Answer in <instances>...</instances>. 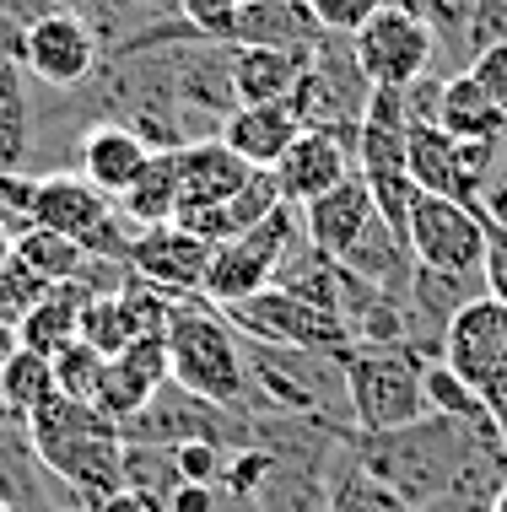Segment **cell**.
<instances>
[{
	"instance_id": "cell-36",
	"label": "cell",
	"mask_w": 507,
	"mask_h": 512,
	"mask_svg": "<svg viewBox=\"0 0 507 512\" xmlns=\"http://www.w3.org/2000/svg\"><path fill=\"white\" fill-rule=\"evenodd\" d=\"M103 362L108 356H98L87 340H71L65 351H54V389H60L65 399H87L92 405V394H98V378H103Z\"/></svg>"
},
{
	"instance_id": "cell-21",
	"label": "cell",
	"mask_w": 507,
	"mask_h": 512,
	"mask_svg": "<svg viewBox=\"0 0 507 512\" xmlns=\"http://www.w3.org/2000/svg\"><path fill=\"white\" fill-rule=\"evenodd\" d=\"M297 216H303V238L319 248V254L340 259L356 238H362L367 221L378 216V205H373V195H367L362 173H351L346 184H335V189H324L319 200L297 205Z\"/></svg>"
},
{
	"instance_id": "cell-27",
	"label": "cell",
	"mask_w": 507,
	"mask_h": 512,
	"mask_svg": "<svg viewBox=\"0 0 507 512\" xmlns=\"http://www.w3.org/2000/svg\"><path fill=\"white\" fill-rule=\"evenodd\" d=\"M114 205H119V216H125L135 232L173 221L178 216V151H152L146 168L135 173V184Z\"/></svg>"
},
{
	"instance_id": "cell-4",
	"label": "cell",
	"mask_w": 507,
	"mask_h": 512,
	"mask_svg": "<svg viewBox=\"0 0 507 512\" xmlns=\"http://www.w3.org/2000/svg\"><path fill=\"white\" fill-rule=\"evenodd\" d=\"M168 367L173 383L216 405L249 410V372H243V335L227 324V313L216 302L173 297L168 313Z\"/></svg>"
},
{
	"instance_id": "cell-20",
	"label": "cell",
	"mask_w": 507,
	"mask_h": 512,
	"mask_svg": "<svg viewBox=\"0 0 507 512\" xmlns=\"http://www.w3.org/2000/svg\"><path fill=\"white\" fill-rule=\"evenodd\" d=\"M297 135H303V119H297V108L281 98V103H238L222 119L216 141H227L249 168H276Z\"/></svg>"
},
{
	"instance_id": "cell-34",
	"label": "cell",
	"mask_w": 507,
	"mask_h": 512,
	"mask_svg": "<svg viewBox=\"0 0 507 512\" xmlns=\"http://www.w3.org/2000/svg\"><path fill=\"white\" fill-rule=\"evenodd\" d=\"M76 340H87L98 356H119V351H125V345L135 340V324H130L125 297H119V292H108V297H87V302H81Z\"/></svg>"
},
{
	"instance_id": "cell-33",
	"label": "cell",
	"mask_w": 507,
	"mask_h": 512,
	"mask_svg": "<svg viewBox=\"0 0 507 512\" xmlns=\"http://www.w3.org/2000/svg\"><path fill=\"white\" fill-rule=\"evenodd\" d=\"M119 480H125V491H141L162 507H168V496L184 486V475H178V464H173V448H152V442H125Z\"/></svg>"
},
{
	"instance_id": "cell-1",
	"label": "cell",
	"mask_w": 507,
	"mask_h": 512,
	"mask_svg": "<svg viewBox=\"0 0 507 512\" xmlns=\"http://www.w3.org/2000/svg\"><path fill=\"white\" fill-rule=\"evenodd\" d=\"M486 421H459V415L427 410L421 421L400 426V432H356L351 453L362 459L383 486H394L416 512L421 502L443 496L459 480V469L470 464L475 437Z\"/></svg>"
},
{
	"instance_id": "cell-32",
	"label": "cell",
	"mask_w": 507,
	"mask_h": 512,
	"mask_svg": "<svg viewBox=\"0 0 507 512\" xmlns=\"http://www.w3.org/2000/svg\"><path fill=\"white\" fill-rule=\"evenodd\" d=\"M11 254H17L22 265L33 270L38 281H49V286L76 281L81 265H87V248L71 243V238H60V232H49V227H27L22 238L11 243Z\"/></svg>"
},
{
	"instance_id": "cell-13",
	"label": "cell",
	"mask_w": 507,
	"mask_h": 512,
	"mask_svg": "<svg viewBox=\"0 0 507 512\" xmlns=\"http://www.w3.org/2000/svg\"><path fill=\"white\" fill-rule=\"evenodd\" d=\"M443 362L481 394L507 383V302L497 297L464 302L443 335Z\"/></svg>"
},
{
	"instance_id": "cell-23",
	"label": "cell",
	"mask_w": 507,
	"mask_h": 512,
	"mask_svg": "<svg viewBox=\"0 0 507 512\" xmlns=\"http://www.w3.org/2000/svg\"><path fill=\"white\" fill-rule=\"evenodd\" d=\"M324 38L308 0H243L227 44H270V49H313Z\"/></svg>"
},
{
	"instance_id": "cell-5",
	"label": "cell",
	"mask_w": 507,
	"mask_h": 512,
	"mask_svg": "<svg viewBox=\"0 0 507 512\" xmlns=\"http://www.w3.org/2000/svg\"><path fill=\"white\" fill-rule=\"evenodd\" d=\"M340 362H346V399L356 432H400L427 415L421 356L410 345H351Z\"/></svg>"
},
{
	"instance_id": "cell-45",
	"label": "cell",
	"mask_w": 507,
	"mask_h": 512,
	"mask_svg": "<svg viewBox=\"0 0 507 512\" xmlns=\"http://www.w3.org/2000/svg\"><path fill=\"white\" fill-rule=\"evenodd\" d=\"M222 502V486H205V480H184L173 496H168V512H216Z\"/></svg>"
},
{
	"instance_id": "cell-49",
	"label": "cell",
	"mask_w": 507,
	"mask_h": 512,
	"mask_svg": "<svg viewBox=\"0 0 507 512\" xmlns=\"http://www.w3.org/2000/svg\"><path fill=\"white\" fill-rule=\"evenodd\" d=\"M416 512H486V507L475 502V496H464V491H454V486H448L443 496H432V502H421Z\"/></svg>"
},
{
	"instance_id": "cell-29",
	"label": "cell",
	"mask_w": 507,
	"mask_h": 512,
	"mask_svg": "<svg viewBox=\"0 0 507 512\" xmlns=\"http://www.w3.org/2000/svg\"><path fill=\"white\" fill-rule=\"evenodd\" d=\"M33 151V81L22 60H0V173H27Z\"/></svg>"
},
{
	"instance_id": "cell-40",
	"label": "cell",
	"mask_w": 507,
	"mask_h": 512,
	"mask_svg": "<svg viewBox=\"0 0 507 512\" xmlns=\"http://www.w3.org/2000/svg\"><path fill=\"white\" fill-rule=\"evenodd\" d=\"M507 44V0H475L464 22V49H497Z\"/></svg>"
},
{
	"instance_id": "cell-37",
	"label": "cell",
	"mask_w": 507,
	"mask_h": 512,
	"mask_svg": "<svg viewBox=\"0 0 507 512\" xmlns=\"http://www.w3.org/2000/svg\"><path fill=\"white\" fill-rule=\"evenodd\" d=\"M44 292H49V281H38V275L27 270L17 254H11L6 265H0V324L17 329L22 313L38 308V297H44Z\"/></svg>"
},
{
	"instance_id": "cell-8",
	"label": "cell",
	"mask_w": 507,
	"mask_h": 512,
	"mask_svg": "<svg viewBox=\"0 0 507 512\" xmlns=\"http://www.w3.org/2000/svg\"><path fill=\"white\" fill-rule=\"evenodd\" d=\"M125 442H152V448H178V442H222V448H249L254 442V415L216 405V399H200L178 383H162V389L146 399L141 410L119 426Z\"/></svg>"
},
{
	"instance_id": "cell-46",
	"label": "cell",
	"mask_w": 507,
	"mask_h": 512,
	"mask_svg": "<svg viewBox=\"0 0 507 512\" xmlns=\"http://www.w3.org/2000/svg\"><path fill=\"white\" fill-rule=\"evenodd\" d=\"M475 211L491 216V221H502L507 227V162H497V173H491V184L481 189V200H475Z\"/></svg>"
},
{
	"instance_id": "cell-24",
	"label": "cell",
	"mask_w": 507,
	"mask_h": 512,
	"mask_svg": "<svg viewBox=\"0 0 507 512\" xmlns=\"http://www.w3.org/2000/svg\"><path fill=\"white\" fill-rule=\"evenodd\" d=\"M405 168H410V178H416L421 195L464 200L459 141H454V135H448L437 119H410V124H405Z\"/></svg>"
},
{
	"instance_id": "cell-19",
	"label": "cell",
	"mask_w": 507,
	"mask_h": 512,
	"mask_svg": "<svg viewBox=\"0 0 507 512\" xmlns=\"http://www.w3.org/2000/svg\"><path fill=\"white\" fill-rule=\"evenodd\" d=\"M249 173H254L249 162H243L227 141H216V135H211V141L178 146V216L232 200Z\"/></svg>"
},
{
	"instance_id": "cell-11",
	"label": "cell",
	"mask_w": 507,
	"mask_h": 512,
	"mask_svg": "<svg viewBox=\"0 0 507 512\" xmlns=\"http://www.w3.org/2000/svg\"><path fill=\"white\" fill-rule=\"evenodd\" d=\"M103 65V44L76 11L54 6L44 11L38 22H27V38H22V71L33 87H49V92H65V87H87L92 71Z\"/></svg>"
},
{
	"instance_id": "cell-30",
	"label": "cell",
	"mask_w": 507,
	"mask_h": 512,
	"mask_svg": "<svg viewBox=\"0 0 507 512\" xmlns=\"http://www.w3.org/2000/svg\"><path fill=\"white\" fill-rule=\"evenodd\" d=\"M330 512H410V502L394 486H383L373 469L356 459L351 437H346V448L330 464Z\"/></svg>"
},
{
	"instance_id": "cell-15",
	"label": "cell",
	"mask_w": 507,
	"mask_h": 512,
	"mask_svg": "<svg viewBox=\"0 0 507 512\" xmlns=\"http://www.w3.org/2000/svg\"><path fill=\"white\" fill-rule=\"evenodd\" d=\"M162 383H173V367H168V329H162V335H141V340H130L119 356H108L92 405H98L108 421L125 426L130 415L162 389Z\"/></svg>"
},
{
	"instance_id": "cell-10",
	"label": "cell",
	"mask_w": 507,
	"mask_h": 512,
	"mask_svg": "<svg viewBox=\"0 0 507 512\" xmlns=\"http://www.w3.org/2000/svg\"><path fill=\"white\" fill-rule=\"evenodd\" d=\"M351 54L373 87H410L432 71L437 33L416 6H383L351 33Z\"/></svg>"
},
{
	"instance_id": "cell-44",
	"label": "cell",
	"mask_w": 507,
	"mask_h": 512,
	"mask_svg": "<svg viewBox=\"0 0 507 512\" xmlns=\"http://www.w3.org/2000/svg\"><path fill=\"white\" fill-rule=\"evenodd\" d=\"M410 6H416L421 17L432 22L437 38H459V44H464V22H470V6H475V0H410Z\"/></svg>"
},
{
	"instance_id": "cell-25",
	"label": "cell",
	"mask_w": 507,
	"mask_h": 512,
	"mask_svg": "<svg viewBox=\"0 0 507 512\" xmlns=\"http://www.w3.org/2000/svg\"><path fill=\"white\" fill-rule=\"evenodd\" d=\"M437 124L454 141H502L507 135V114L491 103V92L470 71L443 76V87H437Z\"/></svg>"
},
{
	"instance_id": "cell-3",
	"label": "cell",
	"mask_w": 507,
	"mask_h": 512,
	"mask_svg": "<svg viewBox=\"0 0 507 512\" xmlns=\"http://www.w3.org/2000/svg\"><path fill=\"white\" fill-rule=\"evenodd\" d=\"M243 372H249V415H313V421L351 426L346 362L340 356L243 335Z\"/></svg>"
},
{
	"instance_id": "cell-12",
	"label": "cell",
	"mask_w": 507,
	"mask_h": 512,
	"mask_svg": "<svg viewBox=\"0 0 507 512\" xmlns=\"http://www.w3.org/2000/svg\"><path fill=\"white\" fill-rule=\"evenodd\" d=\"M410 259L427 270L475 275L486 259V221L475 205L448 195H416L410 205Z\"/></svg>"
},
{
	"instance_id": "cell-18",
	"label": "cell",
	"mask_w": 507,
	"mask_h": 512,
	"mask_svg": "<svg viewBox=\"0 0 507 512\" xmlns=\"http://www.w3.org/2000/svg\"><path fill=\"white\" fill-rule=\"evenodd\" d=\"M146 157H152V146H146L130 124L92 119L87 135H81V146H76V168L71 173H81L92 189H98V195L119 200L135 184V173L146 168Z\"/></svg>"
},
{
	"instance_id": "cell-17",
	"label": "cell",
	"mask_w": 507,
	"mask_h": 512,
	"mask_svg": "<svg viewBox=\"0 0 507 512\" xmlns=\"http://www.w3.org/2000/svg\"><path fill=\"white\" fill-rule=\"evenodd\" d=\"M0 502L17 507V512H49V507H76L81 502V496L38 459V448H33V437H27L22 421H11V432H0Z\"/></svg>"
},
{
	"instance_id": "cell-41",
	"label": "cell",
	"mask_w": 507,
	"mask_h": 512,
	"mask_svg": "<svg viewBox=\"0 0 507 512\" xmlns=\"http://www.w3.org/2000/svg\"><path fill=\"white\" fill-rule=\"evenodd\" d=\"M173 6H178V17L195 27V33L227 38V33H232V17H238L243 0H173Z\"/></svg>"
},
{
	"instance_id": "cell-28",
	"label": "cell",
	"mask_w": 507,
	"mask_h": 512,
	"mask_svg": "<svg viewBox=\"0 0 507 512\" xmlns=\"http://www.w3.org/2000/svg\"><path fill=\"white\" fill-rule=\"evenodd\" d=\"M81 302H87V292L81 286H49L44 297H38V308L22 313L17 324V345L22 351H38L54 362V351H65V345L76 340V324H81Z\"/></svg>"
},
{
	"instance_id": "cell-42",
	"label": "cell",
	"mask_w": 507,
	"mask_h": 512,
	"mask_svg": "<svg viewBox=\"0 0 507 512\" xmlns=\"http://www.w3.org/2000/svg\"><path fill=\"white\" fill-rule=\"evenodd\" d=\"M481 221H486V259H481L486 297L507 302V227H502V221H491V216H481Z\"/></svg>"
},
{
	"instance_id": "cell-35",
	"label": "cell",
	"mask_w": 507,
	"mask_h": 512,
	"mask_svg": "<svg viewBox=\"0 0 507 512\" xmlns=\"http://www.w3.org/2000/svg\"><path fill=\"white\" fill-rule=\"evenodd\" d=\"M421 394H427V410L437 415H459V421H486V394L470 389L443 356L421 362Z\"/></svg>"
},
{
	"instance_id": "cell-47",
	"label": "cell",
	"mask_w": 507,
	"mask_h": 512,
	"mask_svg": "<svg viewBox=\"0 0 507 512\" xmlns=\"http://www.w3.org/2000/svg\"><path fill=\"white\" fill-rule=\"evenodd\" d=\"M92 512H168L162 502H152V496H141V491H125L119 486L114 496H103V502H92Z\"/></svg>"
},
{
	"instance_id": "cell-16",
	"label": "cell",
	"mask_w": 507,
	"mask_h": 512,
	"mask_svg": "<svg viewBox=\"0 0 507 512\" xmlns=\"http://www.w3.org/2000/svg\"><path fill=\"white\" fill-rule=\"evenodd\" d=\"M351 173H356V141H346L335 130H303L286 146V157L276 162V184H281L286 205L319 200L324 189L346 184Z\"/></svg>"
},
{
	"instance_id": "cell-7",
	"label": "cell",
	"mask_w": 507,
	"mask_h": 512,
	"mask_svg": "<svg viewBox=\"0 0 507 512\" xmlns=\"http://www.w3.org/2000/svg\"><path fill=\"white\" fill-rule=\"evenodd\" d=\"M367 98H373V81L362 76L351 54V38L346 33H324L313 44V65L297 81V92L286 103L297 108L303 130H335L356 141L362 135V119H367Z\"/></svg>"
},
{
	"instance_id": "cell-43",
	"label": "cell",
	"mask_w": 507,
	"mask_h": 512,
	"mask_svg": "<svg viewBox=\"0 0 507 512\" xmlns=\"http://www.w3.org/2000/svg\"><path fill=\"white\" fill-rule=\"evenodd\" d=\"M464 71H470L481 87L491 92V103L507 114V44H497V49H475L470 60H464Z\"/></svg>"
},
{
	"instance_id": "cell-14",
	"label": "cell",
	"mask_w": 507,
	"mask_h": 512,
	"mask_svg": "<svg viewBox=\"0 0 507 512\" xmlns=\"http://www.w3.org/2000/svg\"><path fill=\"white\" fill-rule=\"evenodd\" d=\"M205 265H211V243L195 238L189 227H178V221L141 227L130 238V254H125V270L135 281L157 286L168 297H195L205 281Z\"/></svg>"
},
{
	"instance_id": "cell-26",
	"label": "cell",
	"mask_w": 507,
	"mask_h": 512,
	"mask_svg": "<svg viewBox=\"0 0 507 512\" xmlns=\"http://www.w3.org/2000/svg\"><path fill=\"white\" fill-rule=\"evenodd\" d=\"M254 507L259 512H330V469L270 453V469L254 491Z\"/></svg>"
},
{
	"instance_id": "cell-38",
	"label": "cell",
	"mask_w": 507,
	"mask_h": 512,
	"mask_svg": "<svg viewBox=\"0 0 507 512\" xmlns=\"http://www.w3.org/2000/svg\"><path fill=\"white\" fill-rule=\"evenodd\" d=\"M383 6H410V0H308V11L319 17L324 33H356L367 17H378Z\"/></svg>"
},
{
	"instance_id": "cell-9",
	"label": "cell",
	"mask_w": 507,
	"mask_h": 512,
	"mask_svg": "<svg viewBox=\"0 0 507 512\" xmlns=\"http://www.w3.org/2000/svg\"><path fill=\"white\" fill-rule=\"evenodd\" d=\"M227 324L249 340H270V345H297V351H330V356H346L351 351V329L346 318L330 313V308H313V302L281 292V286H265V292L232 302Z\"/></svg>"
},
{
	"instance_id": "cell-51",
	"label": "cell",
	"mask_w": 507,
	"mask_h": 512,
	"mask_svg": "<svg viewBox=\"0 0 507 512\" xmlns=\"http://www.w3.org/2000/svg\"><path fill=\"white\" fill-rule=\"evenodd\" d=\"M216 512H259V507H254V496H227V491H222Z\"/></svg>"
},
{
	"instance_id": "cell-2",
	"label": "cell",
	"mask_w": 507,
	"mask_h": 512,
	"mask_svg": "<svg viewBox=\"0 0 507 512\" xmlns=\"http://www.w3.org/2000/svg\"><path fill=\"white\" fill-rule=\"evenodd\" d=\"M22 426H27V437H33L38 459H44L81 502H103V496H114L125 486V480H119L125 437H119V421H108L98 405L65 399L54 389Z\"/></svg>"
},
{
	"instance_id": "cell-55",
	"label": "cell",
	"mask_w": 507,
	"mask_h": 512,
	"mask_svg": "<svg viewBox=\"0 0 507 512\" xmlns=\"http://www.w3.org/2000/svg\"><path fill=\"white\" fill-rule=\"evenodd\" d=\"M130 6H162V0H130Z\"/></svg>"
},
{
	"instance_id": "cell-50",
	"label": "cell",
	"mask_w": 507,
	"mask_h": 512,
	"mask_svg": "<svg viewBox=\"0 0 507 512\" xmlns=\"http://www.w3.org/2000/svg\"><path fill=\"white\" fill-rule=\"evenodd\" d=\"M486 415H491V426H497V437L507 442V383L486 389Z\"/></svg>"
},
{
	"instance_id": "cell-52",
	"label": "cell",
	"mask_w": 507,
	"mask_h": 512,
	"mask_svg": "<svg viewBox=\"0 0 507 512\" xmlns=\"http://www.w3.org/2000/svg\"><path fill=\"white\" fill-rule=\"evenodd\" d=\"M11 243H17V238H11L6 227H0V265H6V259H11Z\"/></svg>"
},
{
	"instance_id": "cell-22",
	"label": "cell",
	"mask_w": 507,
	"mask_h": 512,
	"mask_svg": "<svg viewBox=\"0 0 507 512\" xmlns=\"http://www.w3.org/2000/svg\"><path fill=\"white\" fill-rule=\"evenodd\" d=\"M313 65V49H270V44H232V92L238 103H281Z\"/></svg>"
},
{
	"instance_id": "cell-53",
	"label": "cell",
	"mask_w": 507,
	"mask_h": 512,
	"mask_svg": "<svg viewBox=\"0 0 507 512\" xmlns=\"http://www.w3.org/2000/svg\"><path fill=\"white\" fill-rule=\"evenodd\" d=\"M491 512H507V486H502L497 496H491Z\"/></svg>"
},
{
	"instance_id": "cell-31",
	"label": "cell",
	"mask_w": 507,
	"mask_h": 512,
	"mask_svg": "<svg viewBox=\"0 0 507 512\" xmlns=\"http://www.w3.org/2000/svg\"><path fill=\"white\" fill-rule=\"evenodd\" d=\"M54 394V367H49V356H38V351H11L6 362H0V410L11 415V421H27L44 399Z\"/></svg>"
},
{
	"instance_id": "cell-6",
	"label": "cell",
	"mask_w": 507,
	"mask_h": 512,
	"mask_svg": "<svg viewBox=\"0 0 507 512\" xmlns=\"http://www.w3.org/2000/svg\"><path fill=\"white\" fill-rule=\"evenodd\" d=\"M303 238V216H297V205H276L265 221H254L249 232H238V238L216 243L211 248V265H205V281H200V297L216 302V308H232V302L265 292L270 281H276L286 248Z\"/></svg>"
},
{
	"instance_id": "cell-54",
	"label": "cell",
	"mask_w": 507,
	"mask_h": 512,
	"mask_svg": "<svg viewBox=\"0 0 507 512\" xmlns=\"http://www.w3.org/2000/svg\"><path fill=\"white\" fill-rule=\"evenodd\" d=\"M49 512H92V507H81V502H76V507H49Z\"/></svg>"
},
{
	"instance_id": "cell-39",
	"label": "cell",
	"mask_w": 507,
	"mask_h": 512,
	"mask_svg": "<svg viewBox=\"0 0 507 512\" xmlns=\"http://www.w3.org/2000/svg\"><path fill=\"white\" fill-rule=\"evenodd\" d=\"M227 453H232V448H222V442L195 437V442H178V448H173V464H178V475H184V480H205V486H222Z\"/></svg>"
},
{
	"instance_id": "cell-48",
	"label": "cell",
	"mask_w": 507,
	"mask_h": 512,
	"mask_svg": "<svg viewBox=\"0 0 507 512\" xmlns=\"http://www.w3.org/2000/svg\"><path fill=\"white\" fill-rule=\"evenodd\" d=\"M22 38H27V27L0 6V60H22Z\"/></svg>"
}]
</instances>
